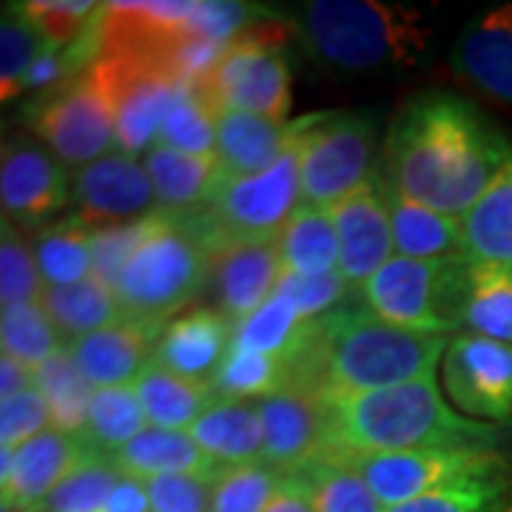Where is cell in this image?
<instances>
[{
	"label": "cell",
	"instance_id": "cell-46",
	"mask_svg": "<svg viewBox=\"0 0 512 512\" xmlns=\"http://www.w3.org/2000/svg\"><path fill=\"white\" fill-rule=\"evenodd\" d=\"M157 220H160V214L146 217V220L128 222V225H114V228H92L94 276L100 282H106L111 291H114V285L123 274L128 259L137 254V248L154 231Z\"/></svg>",
	"mask_w": 512,
	"mask_h": 512
},
{
	"label": "cell",
	"instance_id": "cell-53",
	"mask_svg": "<svg viewBox=\"0 0 512 512\" xmlns=\"http://www.w3.org/2000/svg\"><path fill=\"white\" fill-rule=\"evenodd\" d=\"M265 512H316V493H313V481L305 470L285 473L274 501L268 504Z\"/></svg>",
	"mask_w": 512,
	"mask_h": 512
},
{
	"label": "cell",
	"instance_id": "cell-21",
	"mask_svg": "<svg viewBox=\"0 0 512 512\" xmlns=\"http://www.w3.org/2000/svg\"><path fill=\"white\" fill-rule=\"evenodd\" d=\"M165 328H148L123 319L111 328L89 333L69 345L74 365L89 379L94 390L134 387L151 362Z\"/></svg>",
	"mask_w": 512,
	"mask_h": 512
},
{
	"label": "cell",
	"instance_id": "cell-54",
	"mask_svg": "<svg viewBox=\"0 0 512 512\" xmlns=\"http://www.w3.org/2000/svg\"><path fill=\"white\" fill-rule=\"evenodd\" d=\"M106 512H151L146 481L137 476H120L106 504Z\"/></svg>",
	"mask_w": 512,
	"mask_h": 512
},
{
	"label": "cell",
	"instance_id": "cell-11",
	"mask_svg": "<svg viewBox=\"0 0 512 512\" xmlns=\"http://www.w3.org/2000/svg\"><path fill=\"white\" fill-rule=\"evenodd\" d=\"M92 69L109 97L117 151L146 157L157 146L165 111L177 97L183 77L163 63L134 55H103Z\"/></svg>",
	"mask_w": 512,
	"mask_h": 512
},
{
	"label": "cell",
	"instance_id": "cell-17",
	"mask_svg": "<svg viewBox=\"0 0 512 512\" xmlns=\"http://www.w3.org/2000/svg\"><path fill=\"white\" fill-rule=\"evenodd\" d=\"M282 259L274 239L225 242L211 251V288L220 313L237 328L276 293Z\"/></svg>",
	"mask_w": 512,
	"mask_h": 512
},
{
	"label": "cell",
	"instance_id": "cell-45",
	"mask_svg": "<svg viewBox=\"0 0 512 512\" xmlns=\"http://www.w3.org/2000/svg\"><path fill=\"white\" fill-rule=\"evenodd\" d=\"M3 239H0V305L15 308L26 302H40L46 282L37 268L35 251L9 220H3Z\"/></svg>",
	"mask_w": 512,
	"mask_h": 512
},
{
	"label": "cell",
	"instance_id": "cell-30",
	"mask_svg": "<svg viewBox=\"0 0 512 512\" xmlns=\"http://www.w3.org/2000/svg\"><path fill=\"white\" fill-rule=\"evenodd\" d=\"M40 305L52 319L60 339L66 342V348L89 333L111 328L126 319L117 302V293L97 276H89L77 285L46 288L40 296Z\"/></svg>",
	"mask_w": 512,
	"mask_h": 512
},
{
	"label": "cell",
	"instance_id": "cell-25",
	"mask_svg": "<svg viewBox=\"0 0 512 512\" xmlns=\"http://www.w3.org/2000/svg\"><path fill=\"white\" fill-rule=\"evenodd\" d=\"M188 436L197 441L205 456L220 467H239L262 461V419L256 402H231L220 399L202 416Z\"/></svg>",
	"mask_w": 512,
	"mask_h": 512
},
{
	"label": "cell",
	"instance_id": "cell-36",
	"mask_svg": "<svg viewBox=\"0 0 512 512\" xmlns=\"http://www.w3.org/2000/svg\"><path fill=\"white\" fill-rule=\"evenodd\" d=\"M146 427V413L140 407L134 387H109V390H94L86 427L80 436L94 453L111 458L128 441L137 439Z\"/></svg>",
	"mask_w": 512,
	"mask_h": 512
},
{
	"label": "cell",
	"instance_id": "cell-14",
	"mask_svg": "<svg viewBox=\"0 0 512 512\" xmlns=\"http://www.w3.org/2000/svg\"><path fill=\"white\" fill-rule=\"evenodd\" d=\"M72 200L66 168L57 157L29 137H12L0 160V202L3 220L40 231L52 225Z\"/></svg>",
	"mask_w": 512,
	"mask_h": 512
},
{
	"label": "cell",
	"instance_id": "cell-44",
	"mask_svg": "<svg viewBox=\"0 0 512 512\" xmlns=\"http://www.w3.org/2000/svg\"><path fill=\"white\" fill-rule=\"evenodd\" d=\"M285 473L265 461L225 467L214 484L208 512H265Z\"/></svg>",
	"mask_w": 512,
	"mask_h": 512
},
{
	"label": "cell",
	"instance_id": "cell-55",
	"mask_svg": "<svg viewBox=\"0 0 512 512\" xmlns=\"http://www.w3.org/2000/svg\"><path fill=\"white\" fill-rule=\"evenodd\" d=\"M35 387V370L26 367L12 356H3L0 359V396L3 399H12L23 390H32Z\"/></svg>",
	"mask_w": 512,
	"mask_h": 512
},
{
	"label": "cell",
	"instance_id": "cell-3",
	"mask_svg": "<svg viewBox=\"0 0 512 512\" xmlns=\"http://www.w3.org/2000/svg\"><path fill=\"white\" fill-rule=\"evenodd\" d=\"M322 456L356 458L427 447L493 450L498 433L484 421L461 416L441 396L436 373L416 382L322 399Z\"/></svg>",
	"mask_w": 512,
	"mask_h": 512
},
{
	"label": "cell",
	"instance_id": "cell-23",
	"mask_svg": "<svg viewBox=\"0 0 512 512\" xmlns=\"http://www.w3.org/2000/svg\"><path fill=\"white\" fill-rule=\"evenodd\" d=\"M234 339V325L220 311H191L171 319L154 350V365L188 382L211 384Z\"/></svg>",
	"mask_w": 512,
	"mask_h": 512
},
{
	"label": "cell",
	"instance_id": "cell-42",
	"mask_svg": "<svg viewBox=\"0 0 512 512\" xmlns=\"http://www.w3.org/2000/svg\"><path fill=\"white\" fill-rule=\"evenodd\" d=\"M510 478L507 467L487 473V476L467 478L453 487L413 498L387 512H504L510 498Z\"/></svg>",
	"mask_w": 512,
	"mask_h": 512
},
{
	"label": "cell",
	"instance_id": "cell-7",
	"mask_svg": "<svg viewBox=\"0 0 512 512\" xmlns=\"http://www.w3.org/2000/svg\"><path fill=\"white\" fill-rule=\"evenodd\" d=\"M470 259L421 262L393 256L362 288V299L379 319L416 333L447 336L461 330Z\"/></svg>",
	"mask_w": 512,
	"mask_h": 512
},
{
	"label": "cell",
	"instance_id": "cell-41",
	"mask_svg": "<svg viewBox=\"0 0 512 512\" xmlns=\"http://www.w3.org/2000/svg\"><path fill=\"white\" fill-rule=\"evenodd\" d=\"M316 493V512H387L362 473L345 458L319 456L305 467Z\"/></svg>",
	"mask_w": 512,
	"mask_h": 512
},
{
	"label": "cell",
	"instance_id": "cell-13",
	"mask_svg": "<svg viewBox=\"0 0 512 512\" xmlns=\"http://www.w3.org/2000/svg\"><path fill=\"white\" fill-rule=\"evenodd\" d=\"M444 393L473 421L512 419V345L458 333L441 359Z\"/></svg>",
	"mask_w": 512,
	"mask_h": 512
},
{
	"label": "cell",
	"instance_id": "cell-20",
	"mask_svg": "<svg viewBox=\"0 0 512 512\" xmlns=\"http://www.w3.org/2000/svg\"><path fill=\"white\" fill-rule=\"evenodd\" d=\"M450 63L478 92L512 106V3L470 20L450 52Z\"/></svg>",
	"mask_w": 512,
	"mask_h": 512
},
{
	"label": "cell",
	"instance_id": "cell-51",
	"mask_svg": "<svg viewBox=\"0 0 512 512\" xmlns=\"http://www.w3.org/2000/svg\"><path fill=\"white\" fill-rule=\"evenodd\" d=\"M49 424H52V413L37 387L0 402V444L6 450L23 447L26 441L46 433Z\"/></svg>",
	"mask_w": 512,
	"mask_h": 512
},
{
	"label": "cell",
	"instance_id": "cell-39",
	"mask_svg": "<svg viewBox=\"0 0 512 512\" xmlns=\"http://www.w3.org/2000/svg\"><path fill=\"white\" fill-rule=\"evenodd\" d=\"M288 384H291V373L282 359L262 356V353H245V350H228L217 376L211 379V390L217 399L259 402L265 396L279 393Z\"/></svg>",
	"mask_w": 512,
	"mask_h": 512
},
{
	"label": "cell",
	"instance_id": "cell-40",
	"mask_svg": "<svg viewBox=\"0 0 512 512\" xmlns=\"http://www.w3.org/2000/svg\"><path fill=\"white\" fill-rule=\"evenodd\" d=\"M0 342H3V356H12L32 370H37L43 362H49L55 353L66 348V342L60 339V333L40 302L3 308Z\"/></svg>",
	"mask_w": 512,
	"mask_h": 512
},
{
	"label": "cell",
	"instance_id": "cell-24",
	"mask_svg": "<svg viewBox=\"0 0 512 512\" xmlns=\"http://www.w3.org/2000/svg\"><path fill=\"white\" fill-rule=\"evenodd\" d=\"M143 163L157 191V211L165 217L197 214L220 177L217 154L202 157L154 146L143 157Z\"/></svg>",
	"mask_w": 512,
	"mask_h": 512
},
{
	"label": "cell",
	"instance_id": "cell-29",
	"mask_svg": "<svg viewBox=\"0 0 512 512\" xmlns=\"http://www.w3.org/2000/svg\"><path fill=\"white\" fill-rule=\"evenodd\" d=\"M134 393L146 413L148 427L174 430V433H188L214 404L220 402L214 396L211 384L180 379L154 362L134 382Z\"/></svg>",
	"mask_w": 512,
	"mask_h": 512
},
{
	"label": "cell",
	"instance_id": "cell-6",
	"mask_svg": "<svg viewBox=\"0 0 512 512\" xmlns=\"http://www.w3.org/2000/svg\"><path fill=\"white\" fill-rule=\"evenodd\" d=\"M299 165L302 137L288 148V154L274 168L256 177H228L220 171L205 205L183 220L200 234L208 254L225 242L274 239L282 225L291 220L293 211L302 205Z\"/></svg>",
	"mask_w": 512,
	"mask_h": 512
},
{
	"label": "cell",
	"instance_id": "cell-5",
	"mask_svg": "<svg viewBox=\"0 0 512 512\" xmlns=\"http://www.w3.org/2000/svg\"><path fill=\"white\" fill-rule=\"evenodd\" d=\"M211 276V254L200 234L183 217L154 225L114 285L123 316L148 328H165L174 313L185 311Z\"/></svg>",
	"mask_w": 512,
	"mask_h": 512
},
{
	"label": "cell",
	"instance_id": "cell-2",
	"mask_svg": "<svg viewBox=\"0 0 512 512\" xmlns=\"http://www.w3.org/2000/svg\"><path fill=\"white\" fill-rule=\"evenodd\" d=\"M447 345V336L396 328L367 305L345 302L313 322L311 339L288 373L293 387L319 399L356 396L436 373Z\"/></svg>",
	"mask_w": 512,
	"mask_h": 512
},
{
	"label": "cell",
	"instance_id": "cell-15",
	"mask_svg": "<svg viewBox=\"0 0 512 512\" xmlns=\"http://www.w3.org/2000/svg\"><path fill=\"white\" fill-rule=\"evenodd\" d=\"M72 202L77 208L74 217L89 228H114L160 214L146 163L123 151H111L80 168L74 174Z\"/></svg>",
	"mask_w": 512,
	"mask_h": 512
},
{
	"label": "cell",
	"instance_id": "cell-8",
	"mask_svg": "<svg viewBox=\"0 0 512 512\" xmlns=\"http://www.w3.org/2000/svg\"><path fill=\"white\" fill-rule=\"evenodd\" d=\"M197 83L220 114L245 111L288 123L291 69L282 52V26L256 23L251 32L228 43L214 69Z\"/></svg>",
	"mask_w": 512,
	"mask_h": 512
},
{
	"label": "cell",
	"instance_id": "cell-43",
	"mask_svg": "<svg viewBox=\"0 0 512 512\" xmlns=\"http://www.w3.org/2000/svg\"><path fill=\"white\" fill-rule=\"evenodd\" d=\"M120 476L109 456L86 458L35 512H106Z\"/></svg>",
	"mask_w": 512,
	"mask_h": 512
},
{
	"label": "cell",
	"instance_id": "cell-35",
	"mask_svg": "<svg viewBox=\"0 0 512 512\" xmlns=\"http://www.w3.org/2000/svg\"><path fill=\"white\" fill-rule=\"evenodd\" d=\"M217 120L220 111L211 106L197 80H183L177 97L165 111L157 146L183 154H217Z\"/></svg>",
	"mask_w": 512,
	"mask_h": 512
},
{
	"label": "cell",
	"instance_id": "cell-33",
	"mask_svg": "<svg viewBox=\"0 0 512 512\" xmlns=\"http://www.w3.org/2000/svg\"><path fill=\"white\" fill-rule=\"evenodd\" d=\"M461 333L512 345V268L484 262L467 265Z\"/></svg>",
	"mask_w": 512,
	"mask_h": 512
},
{
	"label": "cell",
	"instance_id": "cell-32",
	"mask_svg": "<svg viewBox=\"0 0 512 512\" xmlns=\"http://www.w3.org/2000/svg\"><path fill=\"white\" fill-rule=\"evenodd\" d=\"M313 322L316 319H308L285 293H274L259 311L234 328L231 350L262 353L291 365L308 345Z\"/></svg>",
	"mask_w": 512,
	"mask_h": 512
},
{
	"label": "cell",
	"instance_id": "cell-38",
	"mask_svg": "<svg viewBox=\"0 0 512 512\" xmlns=\"http://www.w3.org/2000/svg\"><path fill=\"white\" fill-rule=\"evenodd\" d=\"M55 49L37 29L26 3H6L0 20V97L9 103L18 97L23 77L35 66L43 52Z\"/></svg>",
	"mask_w": 512,
	"mask_h": 512
},
{
	"label": "cell",
	"instance_id": "cell-12",
	"mask_svg": "<svg viewBox=\"0 0 512 512\" xmlns=\"http://www.w3.org/2000/svg\"><path fill=\"white\" fill-rule=\"evenodd\" d=\"M350 461L384 510H393L413 498L453 487L467 478L487 476L507 461L495 450H458V447H427L402 453H373V456L345 458Z\"/></svg>",
	"mask_w": 512,
	"mask_h": 512
},
{
	"label": "cell",
	"instance_id": "cell-37",
	"mask_svg": "<svg viewBox=\"0 0 512 512\" xmlns=\"http://www.w3.org/2000/svg\"><path fill=\"white\" fill-rule=\"evenodd\" d=\"M35 387L43 393V399L49 404L55 430L74 433V436L83 433L94 387L80 373V367L74 365L69 348H63L49 362H43V365L37 367Z\"/></svg>",
	"mask_w": 512,
	"mask_h": 512
},
{
	"label": "cell",
	"instance_id": "cell-26",
	"mask_svg": "<svg viewBox=\"0 0 512 512\" xmlns=\"http://www.w3.org/2000/svg\"><path fill=\"white\" fill-rule=\"evenodd\" d=\"M390 225H393V245L399 256L421 259V262H453L464 256L461 220L404 200L390 185Z\"/></svg>",
	"mask_w": 512,
	"mask_h": 512
},
{
	"label": "cell",
	"instance_id": "cell-27",
	"mask_svg": "<svg viewBox=\"0 0 512 512\" xmlns=\"http://www.w3.org/2000/svg\"><path fill=\"white\" fill-rule=\"evenodd\" d=\"M276 248L282 259V271L299 276H322L339 271V231L330 208L302 202L291 220L276 234Z\"/></svg>",
	"mask_w": 512,
	"mask_h": 512
},
{
	"label": "cell",
	"instance_id": "cell-28",
	"mask_svg": "<svg viewBox=\"0 0 512 512\" xmlns=\"http://www.w3.org/2000/svg\"><path fill=\"white\" fill-rule=\"evenodd\" d=\"M461 237L470 262L512 268V157L481 200L461 217Z\"/></svg>",
	"mask_w": 512,
	"mask_h": 512
},
{
	"label": "cell",
	"instance_id": "cell-50",
	"mask_svg": "<svg viewBox=\"0 0 512 512\" xmlns=\"http://www.w3.org/2000/svg\"><path fill=\"white\" fill-rule=\"evenodd\" d=\"M256 9L248 3H231V0H197L188 23V32L211 43H234L237 37L251 32L256 23Z\"/></svg>",
	"mask_w": 512,
	"mask_h": 512
},
{
	"label": "cell",
	"instance_id": "cell-16",
	"mask_svg": "<svg viewBox=\"0 0 512 512\" xmlns=\"http://www.w3.org/2000/svg\"><path fill=\"white\" fill-rule=\"evenodd\" d=\"M339 231V274L353 291H362L373 276L393 259V225H390V191L387 180L370 177L350 197L330 208Z\"/></svg>",
	"mask_w": 512,
	"mask_h": 512
},
{
	"label": "cell",
	"instance_id": "cell-4",
	"mask_svg": "<svg viewBox=\"0 0 512 512\" xmlns=\"http://www.w3.org/2000/svg\"><path fill=\"white\" fill-rule=\"evenodd\" d=\"M302 37L319 63L336 72H390L416 66L430 43L421 12L376 0H311Z\"/></svg>",
	"mask_w": 512,
	"mask_h": 512
},
{
	"label": "cell",
	"instance_id": "cell-9",
	"mask_svg": "<svg viewBox=\"0 0 512 512\" xmlns=\"http://www.w3.org/2000/svg\"><path fill=\"white\" fill-rule=\"evenodd\" d=\"M376 120L362 111L313 114L302 134V202L333 208L373 174Z\"/></svg>",
	"mask_w": 512,
	"mask_h": 512
},
{
	"label": "cell",
	"instance_id": "cell-10",
	"mask_svg": "<svg viewBox=\"0 0 512 512\" xmlns=\"http://www.w3.org/2000/svg\"><path fill=\"white\" fill-rule=\"evenodd\" d=\"M29 126L60 163L86 168L117 148L114 114L94 69L40 94L29 106Z\"/></svg>",
	"mask_w": 512,
	"mask_h": 512
},
{
	"label": "cell",
	"instance_id": "cell-18",
	"mask_svg": "<svg viewBox=\"0 0 512 512\" xmlns=\"http://www.w3.org/2000/svg\"><path fill=\"white\" fill-rule=\"evenodd\" d=\"M262 419V461L282 473H296L322 456L325 416L322 399L302 387H282L274 396L256 402Z\"/></svg>",
	"mask_w": 512,
	"mask_h": 512
},
{
	"label": "cell",
	"instance_id": "cell-31",
	"mask_svg": "<svg viewBox=\"0 0 512 512\" xmlns=\"http://www.w3.org/2000/svg\"><path fill=\"white\" fill-rule=\"evenodd\" d=\"M111 461L117 464V470L123 476H137L143 481L154 476H171V473H220L225 470L205 456L188 433L157 430V427H146L137 439L128 441L120 453H114Z\"/></svg>",
	"mask_w": 512,
	"mask_h": 512
},
{
	"label": "cell",
	"instance_id": "cell-56",
	"mask_svg": "<svg viewBox=\"0 0 512 512\" xmlns=\"http://www.w3.org/2000/svg\"><path fill=\"white\" fill-rule=\"evenodd\" d=\"M504 512H512V490H510V498H507V507H504Z\"/></svg>",
	"mask_w": 512,
	"mask_h": 512
},
{
	"label": "cell",
	"instance_id": "cell-48",
	"mask_svg": "<svg viewBox=\"0 0 512 512\" xmlns=\"http://www.w3.org/2000/svg\"><path fill=\"white\" fill-rule=\"evenodd\" d=\"M348 279L339 271H330L322 276H299L291 271H282L276 293H285L299 311L308 319H322L330 311L342 308L350 296Z\"/></svg>",
	"mask_w": 512,
	"mask_h": 512
},
{
	"label": "cell",
	"instance_id": "cell-52",
	"mask_svg": "<svg viewBox=\"0 0 512 512\" xmlns=\"http://www.w3.org/2000/svg\"><path fill=\"white\" fill-rule=\"evenodd\" d=\"M77 74L72 72V66H69V57L66 52H60V49H49V52H43L40 60H37L35 66L29 69V74L23 77V86H20V92H52L57 89L60 83H66V80H72Z\"/></svg>",
	"mask_w": 512,
	"mask_h": 512
},
{
	"label": "cell",
	"instance_id": "cell-34",
	"mask_svg": "<svg viewBox=\"0 0 512 512\" xmlns=\"http://www.w3.org/2000/svg\"><path fill=\"white\" fill-rule=\"evenodd\" d=\"M32 251L46 288L77 285L94 276L92 228L77 217L40 228L32 242Z\"/></svg>",
	"mask_w": 512,
	"mask_h": 512
},
{
	"label": "cell",
	"instance_id": "cell-22",
	"mask_svg": "<svg viewBox=\"0 0 512 512\" xmlns=\"http://www.w3.org/2000/svg\"><path fill=\"white\" fill-rule=\"evenodd\" d=\"M311 117L279 123L245 111H222L217 120V163L228 177H256L274 168L311 126Z\"/></svg>",
	"mask_w": 512,
	"mask_h": 512
},
{
	"label": "cell",
	"instance_id": "cell-49",
	"mask_svg": "<svg viewBox=\"0 0 512 512\" xmlns=\"http://www.w3.org/2000/svg\"><path fill=\"white\" fill-rule=\"evenodd\" d=\"M26 12L32 15L37 29L55 49L74 46L83 32L89 29L94 15L100 12V3H80V0H29Z\"/></svg>",
	"mask_w": 512,
	"mask_h": 512
},
{
	"label": "cell",
	"instance_id": "cell-47",
	"mask_svg": "<svg viewBox=\"0 0 512 512\" xmlns=\"http://www.w3.org/2000/svg\"><path fill=\"white\" fill-rule=\"evenodd\" d=\"M220 473H171L146 478L151 512H208Z\"/></svg>",
	"mask_w": 512,
	"mask_h": 512
},
{
	"label": "cell",
	"instance_id": "cell-19",
	"mask_svg": "<svg viewBox=\"0 0 512 512\" xmlns=\"http://www.w3.org/2000/svg\"><path fill=\"white\" fill-rule=\"evenodd\" d=\"M100 456L77 433L49 427L12 450V478L3 487V512H35L86 458Z\"/></svg>",
	"mask_w": 512,
	"mask_h": 512
},
{
	"label": "cell",
	"instance_id": "cell-1",
	"mask_svg": "<svg viewBox=\"0 0 512 512\" xmlns=\"http://www.w3.org/2000/svg\"><path fill=\"white\" fill-rule=\"evenodd\" d=\"M510 157V140L473 103L444 92L407 100L384 143L387 185L456 220L481 200Z\"/></svg>",
	"mask_w": 512,
	"mask_h": 512
}]
</instances>
